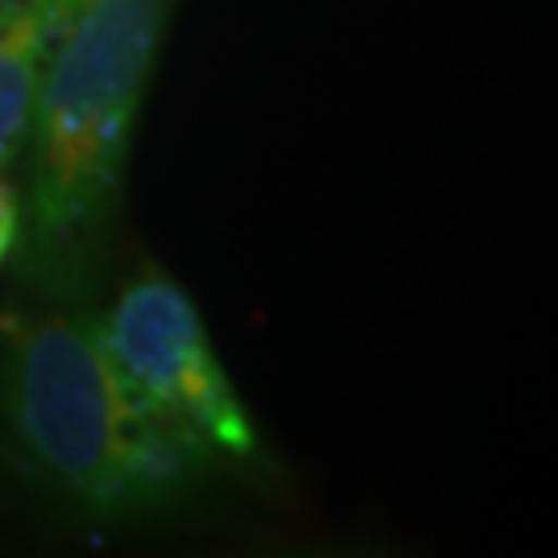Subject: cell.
Masks as SVG:
<instances>
[{
  "label": "cell",
  "instance_id": "6da1fadb",
  "mask_svg": "<svg viewBox=\"0 0 558 558\" xmlns=\"http://www.w3.org/2000/svg\"><path fill=\"white\" fill-rule=\"evenodd\" d=\"M0 418L25 468L96 521L154 518L211 472L120 373L100 315H0Z\"/></svg>",
  "mask_w": 558,
  "mask_h": 558
},
{
  "label": "cell",
  "instance_id": "7a4b0ae2",
  "mask_svg": "<svg viewBox=\"0 0 558 558\" xmlns=\"http://www.w3.org/2000/svg\"><path fill=\"white\" fill-rule=\"evenodd\" d=\"M166 0H83L62 29L25 133L21 269L71 294L100 253L158 59Z\"/></svg>",
  "mask_w": 558,
  "mask_h": 558
},
{
  "label": "cell",
  "instance_id": "3957f363",
  "mask_svg": "<svg viewBox=\"0 0 558 558\" xmlns=\"http://www.w3.org/2000/svg\"><path fill=\"white\" fill-rule=\"evenodd\" d=\"M100 331L145 405L211 468L253 459L257 426L179 281L158 269L129 281L100 315Z\"/></svg>",
  "mask_w": 558,
  "mask_h": 558
},
{
  "label": "cell",
  "instance_id": "277c9868",
  "mask_svg": "<svg viewBox=\"0 0 558 558\" xmlns=\"http://www.w3.org/2000/svg\"><path fill=\"white\" fill-rule=\"evenodd\" d=\"M83 0H0V170L25 149L38 87Z\"/></svg>",
  "mask_w": 558,
  "mask_h": 558
},
{
  "label": "cell",
  "instance_id": "5b68a950",
  "mask_svg": "<svg viewBox=\"0 0 558 558\" xmlns=\"http://www.w3.org/2000/svg\"><path fill=\"white\" fill-rule=\"evenodd\" d=\"M17 240H21V195L17 186L9 182V174L0 170V269H4V260L17 253Z\"/></svg>",
  "mask_w": 558,
  "mask_h": 558
}]
</instances>
